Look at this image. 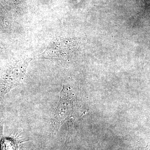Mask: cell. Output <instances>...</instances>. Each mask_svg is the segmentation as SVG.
<instances>
[{
  "label": "cell",
  "mask_w": 150,
  "mask_h": 150,
  "mask_svg": "<svg viewBox=\"0 0 150 150\" xmlns=\"http://www.w3.org/2000/svg\"><path fill=\"white\" fill-rule=\"evenodd\" d=\"M34 59L23 57L0 65V96L4 98L11 90L23 83L28 67Z\"/></svg>",
  "instance_id": "obj_1"
},
{
  "label": "cell",
  "mask_w": 150,
  "mask_h": 150,
  "mask_svg": "<svg viewBox=\"0 0 150 150\" xmlns=\"http://www.w3.org/2000/svg\"><path fill=\"white\" fill-rule=\"evenodd\" d=\"M78 41L75 39H59L50 43L39 56L40 59L71 60L78 49Z\"/></svg>",
  "instance_id": "obj_2"
},
{
  "label": "cell",
  "mask_w": 150,
  "mask_h": 150,
  "mask_svg": "<svg viewBox=\"0 0 150 150\" xmlns=\"http://www.w3.org/2000/svg\"><path fill=\"white\" fill-rule=\"evenodd\" d=\"M74 103L70 90L64 86L52 119V134H56L62 124L72 114Z\"/></svg>",
  "instance_id": "obj_3"
},
{
  "label": "cell",
  "mask_w": 150,
  "mask_h": 150,
  "mask_svg": "<svg viewBox=\"0 0 150 150\" xmlns=\"http://www.w3.org/2000/svg\"><path fill=\"white\" fill-rule=\"evenodd\" d=\"M5 113L4 98L0 96V140L3 136V129L5 119Z\"/></svg>",
  "instance_id": "obj_4"
},
{
  "label": "cell",
  "mask_w": 150,
  "mask_h": 150,
  "mask_svg": "<svg viewBox=\"0 0 150 150\" xmlns=\"http://www.w3.org/2000/svg\"><path fill=\"white\" fill-rule=\"evenodd\" d=\"M10 23L6 16L5 12L0 4V31H4L9 28Z\"/></svg>",
  "instance_id": "obj_5"
},
{
  "label": "cell",
  "mask_w": 150,
  "mask_h": 150,
  "mask_svg": "<svg viewBox=\"0 0 150 150\" xmlns=\"http://www.w3.org/2000/svg\"><path fill=\"white\" fill-rule=\"evenodd\" d=\"M66 147H67L65 146V148H64V150H66Z\"/></svg>",
  "instance_id": "obj_6"
}]
</instances>
